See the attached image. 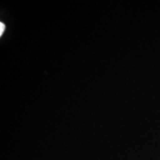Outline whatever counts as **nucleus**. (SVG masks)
<instances>
[{
    "mask_svg": "<svg viewBox=\"0 0 160 160\" xmlns=\"http://www.w3.org/2000/svg\"><path fill=\"white\" fill-rule=\"evenodd\" d=\"M5 25H4V24L2 23V22H1L0 23V34H2V33L4 32V30H5Z\"/></svg>",
    "mask_w": 160,
    "mask_h": 160,
    "instance_id": "f257e3e1",
    "label": "nucleus"
}]
</instances>
